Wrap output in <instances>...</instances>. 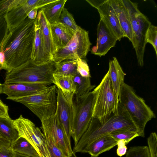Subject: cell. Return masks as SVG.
Segmentation results:
<instances>
[{"mask_svg":"<svg viewBox=\"0 0 157 157\" xmlns=\"http://www.w3.org/2000/svg\"><path fill=\"white\" fill-rule=\"evenodd\" d=\"M15 154L10 146L0 148V157H15Z\"/></svg>","mask_w":157,"mask_h":157,"instance_id":"39","label":"cell"},{"mask_svg":"<svg viewBox=\"0 0 157 157\" xmlns=\"http://www.w3.org/2000/svg\"><path fill=\"white\" fill-rule=\"evenodd\" d=\"M44 134L47 142V145L51 157H64L60 150L48 136L45 133ZM75 153L73 152L70 157H77Z\"/></svg>","mask_w":157,"mask_h":157,"instance_id":"34","label":"cell"},{"mask_svg":"<svg viewBox=\"0 0 157 157\" xmlns=\"http://www.w3.org/2000/svg\"><path fill=\"white\" fill-rule=\"evenodd\" d=\"M48 85L44 83L30 82L3 84L2 93L7 96V99L12 100L33 94Z\"/></svg>","mask_w":157,"mask_h":157,"instance_id":"14","label":"cell"},{"mask_svg":"<svg viewBox=\"0 0 157 157\" xmlns=\"http://www.w3.org/2000/svg\"><path fill=\"white\" fill-rule=\"evenodd\" d=\"M117 145V141L109 134L102 136L93 142L87 147L86 153L94 157L108 151Z\"/></svg>","mask_w":157,"mask_h":157,"instance_id":"22","label":"cell"},{"mask_svg":"<svg viewBox=\"0 0 157 157\" xmlns=\"http://www.w3.org/2000/svg\"><path fill=\"white\" fill-rule=\"evenodd\" d=\"M67 1V0H56L40 9L50 24L59 22L60 15Z\"/></svg>","mask_w":157,"mask_h":157,"instance_id":"24","label":"cell"},{"mask_svg":"<svg viewBox=\"0 0 157 157\" xmlns=\"http://www.w3.org/2000/svg\"><path fill=\"white\" fill-rule=\"evenodd\" d=\"M95 98L94 90L81 96H74L73 101V115L71 133L75 145L77 144L89 126L93 117Z\"/></svg>","mask_w":157,"mask_h":157,"instance_id":"6","label":"cell"},{"mask_svg":"<svg viewBox=\"0 0 157 157\" xmlns=\"http://www.w3.org/2000/svg\"><path fill=\"white\" fill-rule=\"evenodd\" d=\"M129 142L128 141L124 140H120L117 141V155L121 157L126 154L127 151L126 145Z\"/></svg>","mask_w":157,"mask_h":157,"instance_id":"38","label":"cell"},{"mask_svg":"<svg viewBox=\"0 0 157 157\" xmlns=\"http://www.w3.org/2000/svg\"><path fill=\"white\" fill-rule=\"evenodd\" d=\"M26 0H0V16H4L24 3Z\"/></svg>","mask_w":157,"mask_h":157,"instance_id":"31","label":"cell"},{"mask_svg":"<svg viewBox=\"0 0 157 157\" xmlns=\"http://www.w3.org/2000/svg\"><path fill=\"white\" fill-rule=\"evenodd\" d=\"M93 90L95 98L93 117L101 120L117 112L119 105L118 97L113 89L108 72Z\"/></svg>","mask_w":157,"mask_h":157,"instance_id":"8","label":"cell"},{"mask_svg":"<svg viewBox=\"0 0 157 157\" xmlns=\"http://www.w3.org/2000/svg\"><path fill=\"white\" fill-rule=\"evenodd\" d=\"M38 9L35 8L31 10L29 13L27 17L31 20H35L37 17Z\"/></svg>","mask_w":157,"mask_h":157,"instance_id":"44","label":"cell"},{"mask_svg":"<svg viewBox=\"0 0 157 157\" xmlns=\"http://www.w3.org/2000/svg\"><path fill=\"white\" fill-rule=\"evenodd\" d=\"M130 129L137 132L129 114L119 103L117 112L99 120L93 117L88 128L74 146L73 151L86 153L90 144L97 139L118 130Z\"/></svg>","mask_w":157,"mask_h":157,"instance_id":"2","label":"cell"},{"mask_svg":"<svg viewBox=\"0 0 157 157\" xmlns=\"http://www.w3.org/2000/svg\"><path fill=\"white\" fill-rule=\"evenodd\" d=\"M109 2L117 15L124 37L131 41L132 32L130 17L122 0H109Z\"/></svg>","mask_w":157,"mask_h":157,"instance_id":"18","label":"cell"},{"mask_svg":"<svg viewBox=\"0 0 157 157\" xmlns=\"http://www.w3.org/2000/svg\"><path fill=\"white\" fill-rule=\"evenodd\" d=\"M56 0H40L36 8L40 9L43 7L55 1Z\"/></svg>","mask_w":157,"mask_h":157,"instance_id":"43","label":"cell"},{"mask_svg":"<svg viewBox=\"0 0 157 157\" xmlns=\"http://www.w3.org/2000/svg\"><path fill=\"white\" fill-rule=\"evenodd\" d=\"M2 84L0 83V94L2 93Z\"/></svg>","mask_w":157,"mask_h":157,"instance_id":"46","label":"cell"},{"mask_svg":"<svg viewBox=\"0 0 157 157\" xmlns=\"http://www.w3.org/2000/svg\"><path fill=\"white\" fill-rule=\"evenodd\" d=\"M118 98L119 104L129 114L139 136L144 137L146 125L155 117V114L143 98L136 94L133 88L124 82L121 85Z\"/></svg>","mask_w":157,"mask_h":157,"instance_id":"3","label":"cell"},{"mask_svg":"<svg viewBox=\"0 0 157 157\" xmlns=\"http://www.w3.org/2000/svg\"><path fill=\"white\" fill-rule=\"evenodd\" d=\"M77 61L78 73L83 77L90 78V69L86 61L82 59H78Z\"/></svg>","mask_w":157,"mask_h":157,"instance_id":"35","label":"cell"},{"mask_svg":"<svg viewBox=\"0 0 157 157\" xmlns=\"http://www.w3.org/2000/svg\"><path fill=\"white\" fill-rule=\"evenodd\" d=\"M98 25L96 44L92 48L91 53L101 57L105 56L114 47L118 39L103 17L100 16Z\"/></svg>","mask_w":157,"mask_h":157,"instance_id":"12","label":"cell"},{"mask_svg":"<svg viewBox=\"0 0 157 157\" xmlns=\"http://www.w3.org/2000/svg\"><path fill=\"white\" fill-rule=\"evenodd\" d=\"M10 146L17 153L30 157H40L32 145L22 137L18 136L11 143Z\"/></svg>","mask_w":157,"mask_h":157,"instance_id":"25","label":"cell"},{"mask_svg":"<svg viewBox=\"0 0 157 157\" xmlns=\"http://www.w3.org/2000/svg\"><path fill=\"white\" fill-rule=\"evenodd\" d=\"M11 143L0 134V148L10 146Z\"/></svg>","mask_w":157,"mask_h":157,"instance_id":"42","label":"cell"},{"mask_svg":"<svg viewBox=\"0 0 157 157\" xmlns=\"http://www.w3.org/2000/svg\"><path fill=\"white\" fill-rule=\"evenodd\" d=\"M129 15L132 36L131 41L134 48L138 65L144 64V55L147 31L151 23L138 8L137 3L129 0H122Z\"/></svg>","mask_w":157,"mask_h":157,"instance_id":"5","label":"cell"},{"mask_svg":"<svg viewBox=\"0 0 157 157\" xmlns=\"http://www.w3.org/2000/svg\"><path fill=\"white\" fill-rule=\"evenodd\" d=\"M36 19L40 27L42 38L45 48L52 58L56 48L52 39L51 24L46 19L43 11L41 9L38 12Z\"/></svg>","mask_w":157,"mask_h":157,"instance_id":"19","label":"cell"},{"mask_svg":"<svg viewBox=\"0 0 157 157\" xmlns=\"http://www.w3.org/2000/svg\"><path fill=\"white\" fill-rule=\"evenodd\" d=\"M57 89L55 85L47 86L33 94L12 101L24 105L41 121L56 113L57 100Z\"/></svg>","mask_w":157,"mask_h":157,"instance_id":"7","label":"cell"},{"mask_svg":"<svg viewBox=\"0 0 157 157\" xmlns=\"http://www.w3.org/2000/svg\"><path fill=\"white\" fill-rule=\"evenodd\" d=\"M146 42L150 43L154 48L157 56V27L151 25L147 31Z\"/></svg>","mask_w":157,"mask_h":157,"instance_id":"33","label":"cell"},{"mask_svg":"<svg viewBox=\"0 0 157 157\" xmlns=\"http://www.w3.org/2000/svg\"><path fill=\"white\" fill-rule=\"evenodd\" d=\"M77 60H66L56 63L54 74L74 76L78 73L77 71Z\"/></svg>","mask_w":157,"mask_h":157,"instance_id":"28","label":"cell"},{"mask_svg":"<svg viewBox=\"0 0 157 157\" xmlns=\"http://www.w3.org/2000/svg\"><path fill=\"white\" fill-rule=\"evenodd\" d=\"M40 0H26L21 5L9 12L3 16L9 32L24 21L29 12L36 7Z\"/></svg>","mask_w":157,"mask_h":157,"instance_id":"16","label":"cell"},{"mask_svg":"<svg viewBox=\"0 0 157 157\" xmlns=\"http://www.w3.org/2000/svg\"><path fill=\"white\" fill-rule=\"evenodd\" d=\"M76 92L75 96H80L90 92L95 87L91 85L90 78H84L78 73L73 76Z\"/></svg>","mask_w":157,"mask_h":157,"instance_id":"27","label":"cell"},{"mask_svg":"<svg viewBox=\"0 0 157 157\" xmlns=\"http://www.w3.org/2000/svg\"><path fill=\"white\" fill-rule=\"evenodd\" d=\"M125 155V157H150L149 148L147 146L131 147Z\"/></svg>","mask_w":157,"mask_h":157,"instance_id":"32","label":"cell"},{"mask_svg":"<svg viewBox=\"0 0 157 157\" xmlns=\"http://www.w3.org/2000/svg\"><path fill=\"white\" fill-rule=\"evenodd\" d=\"M35 19L27 17L9 32L3 42L2 47L5 56L7 72L31 60Z\"/></svg>","mask_w":157,"mask_h":157,"instance_id":"1","label":"cell"},{"mask_svg":"<svg viewBox=\"0 0 157 157\" xmlns=\"http://www.w3.org/2000/svg\"><path fill=\"white\" fill-rule=\"evenodd\" d=\"M90 157H94L92 156H91Z\"/></svg>","mask_w":157,"mask_h":157,"instance_id":"47","label":"cell"},{"mask_svg":"<svg viewBox=\"0 0 157 157\" xmlns=\"http://www.w3.org/2000/svg\"><path fill=\"white\" fill-rule=\"evenodd\" d=\"M59 22L75 32L78 29L79 26L76 24L72 14L65 8L63 9L60 15Z\"/></svg>","mask_w":157,"mask_h":157,"instance_id":"29","label":"cell"},{"mask_svg":"<svg viewBox=\"0 0 157 157\" xmlns=\"http://www.w3.org/2000/svg\"><path fill=\"white\" fill-rule=\"evenodd\" d=\"M35 31L31 60L35 64L40 65L52 61V57L45 48L42 38L40 27L36 19Z\"/></svg>","mask_w":157,"mask_h":157,"instance_id":"17","label":"cell"},{"mask_svg":"<svg viewBox=\"0 0 157 157\" xmlns=\"http://www.w3.org/2000/svg\"><path fill=\"white\" fill-rule=\"evenodd\" d=\"M150 157H157V135L155 132L151 133L147 139Z\"/></svg>","mask_w":157,"mask_h":157,"instance_id":"36","label":"cell"},{"mask_svg":"<svg viewBox=\"0 0 157 157\" xmlns=\"http://www.w3.org/2000/svg\"><path fill=\"white\" fill-rule=\"evenodd\" d=\"M10 117H0V134L11 143L18 137V132Z\"/></svg>","mask_w":157,"mask_h":157,"instance_id":"26","label":"cell"},{"mask_svg":"<svg viewBox=\"0 0 157 157\" xmlns=\"http://www.w3.org/2000/svg\"><path fill=\"white\" fill-rule=\"evenodd\" d=\"M113 89L118 97L121 85L124 82L126 74L123 71L117 58L114 57L109 63L107 72Z\"/></svg>","mask_w":157,"mask_h":157,"instance_id":"23","label":"cell"},{"mask_svg":"<svg viewBox=\"0 0 157 157\" xmlns=\"http://www.w3.org/2000/svg\"><path fill=\"white\" fill-rule=\"evenodd\" d=\"M57 100L56 113L68 139L71 141V129L73 115V103L69 102L66 99L59 89H57Z\"/></svg>","mask_w":157,"mask_h":157,"instance_id":"15","label":"cell"},{"mask_svg":"<svg viewBox=\"0 0 157 157\" xmlns=\"http://www.w3.org/2000/svg\"><path fill=\"white\" fill-rule=\"evenodd\" d=\"M2 69L6 70V67L5 54L2 45L0 49V70Z\"/></svg>","mask_w":157,"mask_h":157,"instance_id":"41","label":"cell"},{"mask_svg":"<svg viewBox=\"0 0 157 157\" xmlns=\"http://www.w3.org/2000/svg\"><path fill=\"white\" fill-rule=\"evenodd\" d=\"M53 76L54 84L61 91L66 99L69 102L73 103L76 92L73 77L54 73Z\"/></svg>","mask_w":157,"mask_h":157,"instance_id":"21","label":"cell"},{"mask_svg":"<svg viewBox=\"0 0 157 157\" xmlns=\"http://www.w3.org/2000/svg\"><path fill=\"white\" fill-rule=\"evenodd\" d=\"M40 127L43 133L47 134L61 152L64 157H70L73 153L71 141L56 114L41 120Z\"/></svg>","mask_w":157,"mask_h":157,"instance_id":"11","label":"cell"},{"mask_svg":"<svg viewBox=\"0 0 157 157\" xmlns=\"http://www.w3.org/2000/svg\"><path fill=\"white\" fill-rule=\"evenodd\" d=\"M15 157H30L26 155H23L15 152Z\"/></svg>","mask_w":157,"mask_h":157,"instance_id":"45","label":"cell"},{"mask_svg":"<svg viewBox=\"0 0 157 157\" xmlns=\"http://www.w3.org/2000/svg\"><path fill=\"white\" fill-rule=\"evenodd\" d=\"M51 27L53 42L56 49L65 46L75 33L59 22L51 24Z\"/></svg>","mask_w":157,"mask_h":157,"instance_id":"20","label":"cell"},{"mask_svg":"<svg viewBox=\"0 0 157 157\" xmlns=\"http://www.w3.org/2000/svg\"><path fill=\"white\" fill-rule=\"evenodd\" d=\"M91 43L88 32L79 27L71 39L64 47L57 48L52 61L56 63L66 60H77L85 58L90 50Z\"/></svg>","mask_w":157,"mask_h":157,"instance_id":"9","label":"cell"},{"mask_svg":"<svg viewBox=\"0 0 157 157\" xmlns=\"http://www.w3.org/2000/svg\"><path fill=\"white\" fill-rule=\"evenodd\" d=\"M56 67V63L52 61L37 65L31 60L10 72H6L3 84L30 82L49 85L54 83Z\"/></svg>","mask_w":157,"mask_h":157,"instance_id":"4","label":"cell"},{"mask_svg":"<svg viewBox=\"0 0 157 157\" xmlns=\"http://www.w3.org/2000/svg\"><path fill=\"white\" fill-rule=\"evenodd\" d=\"M13 122L18 136L27 140L40 157H51L44 134L33 122L21 115Z\"/></svg>","mask_w":157,"mask_h":157,"instance_id":"10","label":"cell"},{"mask_svg":"<svg viewBox=\"0 0 157 157\" xmlns=\"http://www.w3.org/2000/svg\"><path fill=\"white\" fill-rule=\"evenodd\" d=\"M109 134L117 141L124 140L129 142L135 138L139 136L137 131L130 129L118 130Z\"/></svg>","mask_w":157,"mask_h":157,"instance_id":"30","label":"cell"},{"mask_svg":"<svg viewBox=\"0 0 157 157\" xmlns=\"http://www.w3.org/2000/svg\"><path fill=\"white\" fill-rule=\"evenodd\" d=\"M8 106L5 104L0 99V117L9 118Z\"/></svg>","mask_w":157,"mask_h":157,"instance_id":"40","label":"cell"},{"mask_svg":"<svg viewBox=\"0 0 157 157\" xmlns=\"http://www.w3.org/2000/svg\"><path fill=\"white\" fill-rule=\"evenodd\" d=\"M9 33L7 23L3 16H0V49Z\"/></svg>","mask_w":157,"mask_h":157,"instance_id":"37","label":"cell"},{"mask_svg":"<svg viewBox=\"0 0 157 157\" xmlns=\"http://www.w3.org/2000/svg\"><path fill=\"white\" fill-rule=\"evenodd\" d=\"M98 10L100 16L104 18L120 41L124 37L117 15L109 0H86Z\"/></svg>","mask_w":157,"mask_h":157,"instance_id":"13","label":"cell"}]
</instances>
